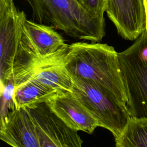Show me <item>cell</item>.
I'll use <instances>...</instances> for the list:
<instances>
[{
    "label": "cell",
    "mask_w": 147,
    "mask_h": 147,
    "mask_svg": "<svg viewBox=\"0 0 147 147\" xmlns=\"http://www.w3.org/2000/svg\"><path fill=\"white\" fill-rule=\"evenodd\" d=\"M72 78L96 83L126 105L118 52L106 44L75 42L68 45L64 57Z\"/></svg>",
    "instance_id": "cell-1"
},
{
    "label": "cell",
    "mask_w": 147,
    "mask_h": 147,
    "mask_svg": "<svg viewBox=\"0 0 147 147\" xmlns=\"http://www.w3.org/2000/svg\"><path fill=\"white\" fill-rule=\"evenodd\" d=\"M34 20L67 35L94 42L106 34L105 18L87 11L77 0H28Z\"/></svg>",
    "instance_id": "cell-2"
},
{
    "label": "cell",
    "mask_w": 147,
    "mask_h": 147,
    "mask_svg": "<svg viewBox=\"0 0 147 147\" xmlns=\"http://www.w3.org/2000/svg\"><path fill=\"white\" fill-rule=\"evenodd\" d=\"M118 55L130 117L147 119V32Z\"/></svg>",
    "instance_id": "cell-3"
},
{
    "label": "cell",
    "mask_w": 147,
    "mask_h": 147,
    "mask_svg": "<svg viewBox=\"0 0 147 147\" xmlns=\"http://www.w3.org/2000/svg\"><path fill=\"white\" fill-rule=\"evenodd\" d=\"M72 80V94L95 118L99 126L110 131L115 138L119 136L131 118L126 105L96 83L78 78Z\"/></svg>",
    "instance_id": "cell-4"
},
{
    "label": "cell",
    "mask_w": 147,
    "mask_h": 147,
    "mask_svg": "<svg viewBox=\"0 0 147 147\" xmlns=\"http://www.w3.org/2000/svg\"><path fill=\"white\" fill-rule=\"evenodd\" d=\"M25 17L23 11L17 10L14 1H0L1 84L14 83L22 74L20 41Z\"/></svg>",
    "instance_id": "cell-5"
},
{
    "label": "cell",
    "mask_w": 147,
    "mask_h": 147,
    "mask_svg": "<svg viewBox=\"0 0 147 147\" xmlns=\"http://www.w3.org/2000/svg\"><path fill=\"white\" fill-rule=\"evenodd\" d=\"M35 125L41 147H82L78 131L67 126L47 102L25 107Z\"/></svg>",
    "instance_id": "cell-6"
},
{
    "label": "cell",
    "mask_w": 147,
    "mask_h": 147,
    "mask_svg": "<svg viewBox=\"0 0 147 147\" xmlns=\"http://www.w3.org/2000/svg\"><path fill=\"white\" fill-rule=\"evenodd\" d=\"M63 37L52 26L28 20L22 23L20 47L35 61L57 55L68 47Z\"/></svg>",
    "instance_id": "cell-7"
},
{
    "label": "cell",
    "mask_w": 147,
    "mask_h": 147,
    "mask_svg": "<svg viewBox=\"0 0 147 147\" xmlns=\"http://www.w3.org/2000/svg\"><path fill=\"white\" fill-rule=\"evenodd\" d=\"M106 12L118 34L125 40H136L145 30L143 0H109Z\"/></svg>",
    "instance_id": "cell-8"
},
{
    "label": "cell",
    "mask_w": 147,
    "mask_h": 147,
    "mask_svg": "<svg viewBox=\"0 0 147 147\" xmlns=\"http://www.w3.org/2000/svg\"><path fill=\"white\" fill-rule=\"evenodd\" d=\"M0 138L12 147H41L35 125L25 108L1 117Z\"/></svg>",
    "instance_id": "cell-9"
},
{
    "label": "cell",
    "mask_w": 147,
    "mask_h": 147,
    "mask_svg": "<svg viewBox=\"0 0 147 147\" xmlns=\"http://www.w3.org/2000/svg\"><path fill=\"white\" fill-rule=\"evenodd\" d=\"M47 103L61 121L76 131L91 134L99 127L97 121L72 92L57 94Z\"/></svg>",
    "instance_id": "cell-10"
},
{
    "label": "cell",
    "mask_w": 147,
    "mask_h": 147,
    "mask_svg": "<svg viewBox=\"0 0 147 147\" xmlns=\"http://www.w3.org/2000/svg\"><path fill=\"white\" fill-rule=\"evenodd\" d=\"M67 49L57 55L42 60L32 78L57 93L72 92V78L64 63Z\"/></svg>",
    "instance_id": "cell-11"
},
{
    "label": "cell",
    "mask_w": 147,
    "mask_h": 147,
    "mask_svg": "<svg viewBox=\"0 0 147 147\" xmlns=\"http://www.w3.org/2000/svg\"><path fill=\"white\" fill-rule=\"evenodd\" d=\"M59 94L45 87L33 78L15 87L13 100L16 109L47 102Z\"/></svg>",
    "instance_id": "cell-12"
},
{
    "label": "cell",
    "mask_w": 147,
    "mask_h": 147,
    "mask_svg": "<svg viewBox=\"0 0 147 147\" xmlns=\"http://www.w3.org/2000/svg\"><path fill=\"white\" fill-rule=\"evenodd\" d=\"M115 139V147H147V119L131 118Z\"/></svg>",
    "instance_id": "cell-13"
},
{
    "label": "cell",
    "mask_w": 147,
    "mask_h": 147,
    "mask_svg": "<svg viewBox=\"0 0 147 147\" xmlns=\"http://www.w3.org/2000/svg\"><path fill=\"white\" fill-rule=\"evenodd\" d=\"M89 13L98 17L104 18L109 0H77Z\"/></svg>",
    "instance_id": "cell-14"
},
{
    "label": "cell",
    "mask_w": 147,
    "mask_h": 147,
    "mask_svg": "<svg viewBox=\"0 0 147 147\" xmlns=\"http://www.w3.org/2000/svg\"><path fill=\"white\" fill-rule=\"evenodd\" d=\"M145 12V17H146V26H145V31L147 32V0H143Z\"/></svg>",
    "instance_id": "cell-15"
},
{
    "label": "cell",
    "mask_w": 147,
    "mask_h": 147,
    "mask_svg": "<svg viewBox=\"0 0 147 147\" xmlns=\"http://www.w3.org/2000/svg\"><path fill=\"white\" fill-rule=\"evenodd\" d=\"M0 1H13V0H0Z\"/></svg>",
    "instance_id": "cell-16"
}]
</instances>
